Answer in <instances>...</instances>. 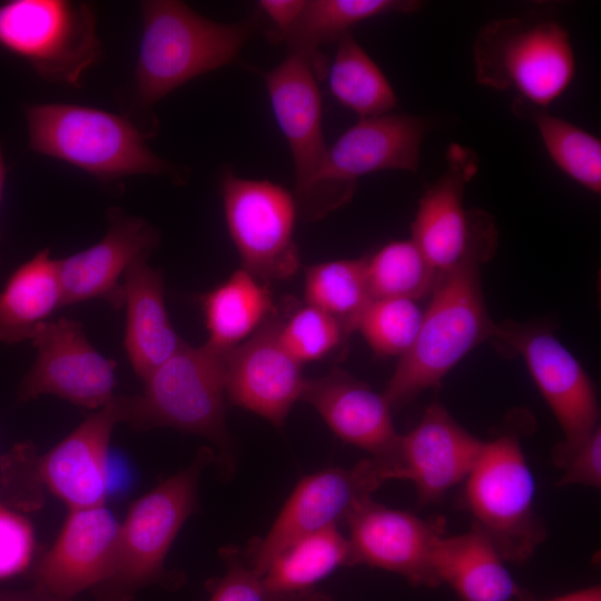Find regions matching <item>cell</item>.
<instances>
[{
  "instance_id": "cell-13",
  "label": "cell",
  "mask_w": 601,
  "mask_h": 601,
  "mask_svg": "<svg viewBox=\"0 0 601 601\" xmlns=\"http://www.w3.org/2000/svg\"><path fill=\"white\" fill-rule=\"evenodd\" d=\"M492 339L523 358L556 418L564 441L554 454L572 450L600 426L598 398L590 377L550 328L506 321L496 324Z\"/></svg>"
},
{
  "instance_id": "cell-35",
  "label": "cell",
  "mask_w": 601,
  "mask_h": 601,
  "mask_svg": "<svg viewBox=\"0 0 601 601\" xmlns=\"http://www.w3.org/2000/svg\"><path fill=\"white\" fill-rule=\"evenodd\" d=\"M35 538L29 521L0 504V580L26 570L32 559Z\"/></svg>"
},
{
  "instance_id": "cell-2",
  "label": "cell",
  "mask_w": 601,
  "mask_h": 601,
  "mask_svg": "<svg viewBox=\"0 0 601 601\" xmlns=\"http://www.w3.org/2000/svg\"><path fill=\"white\" fill-rule=\"evenodd\" d=\"M136 66L140 99L154 104L187 81L230 65L256 29L254 20L220 23L181 1H142Z\"/></svg>"
},
{
  "instance_id": "cell-32",
  "label": "cell",
  "mask_w": 601,
  "mask_h": 601,
  "mask_svg": "<svg viewBox=\"0 0 601 601\" xmlns=\"http://www.w3.org/2000/svg\"><path fill=\"white\" fill-rule=\"evenodd\" d=\"M365 269L372 299L417 300L432 293L440 278L411 239L391 242L366 256Z\"/></svg>"
},
{
  "instance_id": "cell-30",
  "label": "cell",
  "mask_w": 601,
  "mask_h": 601,
  "mask_svg": "<svg viewBox=\"0 0 601 601\" xmlns=\"http://www.w3.org/2000/svg\"><path fill=\"white\" fill-rule=\"evenodd\" d=\"M513 110L531 120L554 165L568 177L591 190L601 191V141L579 126L546 109L515 100Z\"/></svg>"
},
{
  "instance_id": "cell-31",
  "label": "cell",
  "mask_w": 601,
  "mask_h": 601,
  "mask_svg": "<svg viewBox=\"0 0 601 601\" xmlns=\"http://www.w3.org/2000/svg\"><path fill=\"white\" fill-rule=\"evenodd\" d=\"M305 303L338 321L348 334L373 300L365 269V257L337 259L306 267Z\"/></svg>"
},
{
  "instance_id": "cell-26",
  "label": "cell",
  "mask_w": 601,
  "mask_h": 601,
  "mask_svg": "<svg viewBox=\"0 0 601 601\" xmlns=\"http://www.w3.org/2000/svg\"><path fill=\"white\" fill-rule=\"evenodd\" d=\"M207 345L227 353L250 337L275 311L266 283L244 268L201 297Z\"/></svg>"
},
{
  "instance_id": "cell-1",
  "label": "cell",
  "mask_w": 601,
  "mask_h": 601,
  "mask_svg": "<svg viewBox=\"0 0 601 601\" xmlns=\"http://www.w3.org/2000/svg\"><path fill=\"white\" fill-rule=\"evenodd\" d=\"M485 262L472 256L440 275L418 334L382 393L392 410L437 386L470 351L493 338L496 324L481 287L480 268Z\"/></svg>"
},
{
  "instance_id": "cell-16",
  "label": "cell",
  "mask_w": 601,
  "mask_h": 601,
  "mask_svg": "<svg viewBox=\"0 0 601 601\" xmlns=\"http://www.w3.org/2000/svg\"><path fill=\"white\" fill-rule=\"evenodd\" d=\"M279 311L246 341L225 354L227 402L282 426L300 401L306 377L278 338Z\"/></svg>"
},
{
  "instance_id": "cell-14",
  "label": "cell",
  "mask_w": 601,
  "mask_h": 601,
  "mask_svg": "<svg viewBox=\"0 0 601 601\" xmlns=\"http://www.w3.org/2000/svg\"><path fill=\"white\" fill-rule=\"evenodd\" d=\"M37 357L19 387L22 401L50 394L98 410L111 401L116 362L101 355L73 319L48 321L31 338Z\"/></svg>"
},
{
  "instance_id": "cell-42",
  "label": "cell",
  "mask_w": 601,
  "mask_h": 601,
  "mask_svg": "<svg viewBox=\"0 0 601 601\" xmlns=\"http://www.w3.org/2000/svg\"><path fill=\"white\" fill-rule=\"evenodd\" d=\"M4 179H6V166H4L3 156H2V151L0 147V203L2 198Z\"/></svg>"
},
{
  "instance_id": "cell-18",
  "label": "cell",
  "mask_w": 601,
  "mask_h": 601,
  "mask_svg": "<svg viewBox=\"0 0 601 601\" xmlns=\"http://www.w3.org/2000/svg\"><path fill=\"white\" fill-rule=\"evenodd\" d=\"M483 445L434 402L414 428L400 435L392 480L411 481L420 504L435 503L466 480Z\"/></svg>"
},
{
  "instance_id": "cell-19",
  "label": "cell",
  "mask_w": 601,
  "mask_h": 601,
  "mask_svg": "<svg viewBox=\"0 0 601 601\" xmlns=\"http://www.w3.org/2000/svg\"><path fill=\"white\" fill-rule=\"evenodd\" d=\"M120 422H126V396H114L40 457L41 482L70 510L105 504L109 442Z\"/></svg>"
},
{
  "instance_id": "cell-6",
  "label": "cell",
  "mask_w": 601,
  "mask_h": 601,
  "mask_svg": "<svg viewBox=\"0 0 601 601\" xmlns=\"http://www.w3.org/2000/svg\"><path fill=\"white\" fill-rule=\"evenodd\" d=\"M472 55L480 85L513 90L516 100L542 109L568 90L575 75L570 36L552 20L490 21L479 31Z\"/></svg>"
},
{
  "instance_id": "cell-28",
  "label": "cell",
  "mask_w": 601,
  "mask_h": 601,
  "mask_svg": "<svg viewBox=\"0 0 601 601\" xmlns=\"http://www.w3.org/2000/svg\"><path fill=\"white\" fill-rule=\"evenodd\" d=\"M420 7L414 0H309L296 22L275 42H284L289 52L319 59L321 46L337 42L355 24L385 13H411Z\"/></svg>"
},
{
  "instance_id": "cell-23",
  "label": "cell",
  "mask_w": 601,
  "mask_h": 601,
  "mask_svg": "<svg viewBox=\"0 0 601 601\" xmlns=\"http://www.w3.org/2000/svg\"><path fill=\"white\" fill-rule=\"evenodd\" d=\"M147 258L134 262L124 274L122 283L125 348L142 381L185 343L169 319L161 273L152 268Z\"/></svg>"
},
{
  "instance_id": "cell-15",
  "label": "cell",
  "mask_w": 601,
  "mask_h": 601,
  "mask_svg": "<svg viewBox=\"0 0 601 601\" xmlns=\"http://www.w3.org/2000/svg\"><path fill=\"white\" fill-rule=\"evenodd\" d=\"M325 71L324 59L289 52L264 73L273 114L292 154L297 206L309 195L328 148L323 135L317 82Z\"/></svg>"
},
{
  "instance_id": "cell-33",
  "label": "cell",
  "mask_w": 601,
  "mask_h": 601,
  "mask_svg": "<svg viewBox=\"0 0 601 601\" xmlns=\"http://www.w3.org/2000/svg\"><path fill=\"white\" fill-rule=\"evenodd\" d=\"M423 312L413 299H373L361 314L355 331L375 354L401 357L418 334Z\"/></svg>"
},
{
  "instance_id": "cell-38",
  "label": "cell",
  "mask_w": 601,
  "mask_h": 601,
  "mask_svg": "<svg viewBox=\"0 0 601 601\" xmlns=\"http://www.w3.org/2000/svg\"><path fill=\"white\" fill-rule=\"evenodd\" d=\"M306 1L305 0H260L259 9L269 18L274 29L268 32V38L276 41L298 19Z\"/></svg>"
},
{
  "instance_id": "cell-7",
  "label": "cell",
  "mask_w": 601,
  "mask_h": 601,
  "mask_svg": "<svg viewBox=\"0 0 601 601\" xmlns=\"http://www.w3.org/2000/svg\"><path fill=\"white\" fill-rule=\"evenodd\" d=\"M535 480L515 434L484 442L465 480L464 501L473 528L504 561L522 563L542 543L545 530L534 511Z\"/></svg>"
},
{
  "instance_id": "cell-22",
  "label": "cell",
  "mask_w": 601,
  "mask_h": 601,
  "mask_svg": "<svg viewBox=\"0 0 601 601\" xmlns=\"http://www.w3.org/2000/svg\"><path fill=\"white\" fill-rule=\"evenodd\" d=\"M109 223L100 242L57 259L63 305L93 298L124 304L120 277L134 262L148 257L158 245L157 229L140 217L112 209Z\"/></svg>"
},
{
  "instance_id": "cell-34",
  "label": "cell",
  "mask_w": 601,
  "mask_h": 601,
  "mask_svg": "<svg viewBox=\"0 0 601 601\" xmlns=\"http://www.w3.org/2000/svg\"><path fill=\"white\" fill-rule=\"evenodd\" d=\"M293 308L279 313L277 333L285 351L302 365L325 357L349 335L338 321L309 304Z\"/></svg>"
},
{
  "instance_id": "cell-27",
  "label": "cell",
  "mask_w": 601,
  "mask_h": 601,
  "mask_svg": "<svg viewBox=\"0 0 601 601\" xmlns=\"http://www.w3.org/2000/svg\"><path fill=\"white\" fill-rule=\"evenodd\" d=\"M343 565L349 548L338 526L303 536L283 550L260 575L268 601H298Z\"/></svg>"
},
{
  "instance_id": "cell-25",
  "label": "cell",
  "mask_w": 601,
  "mask_h": 601,
  "mask_svg": "<svg viewBox=\"0 0 601 601\" xmlns=\"http://www.w3.org/2000/svg\"><path fill=\"white\" fill-rule=\"evenodd\" d=\"M63 306L57 259L48 248L20 265L0 292V342L31 341L49 317Z\"/></svg>"
},
{
  "instance_id": "cell-24",
  "label": "cell",
  "mask_w": 601,
  "mask_h": 601,
  "mask_svg": "<svg viewBox=\"0 0 601 601\" xmlns=\"http://www.w3.org/2000/svg\"><path fill=\"white\" fill-rule=\"evenodd\" d=\"M434 585L445 582L463 601H515L524 595L493 543L477 529L441 534L430 556Z\"/></svg>"
},
{
  "instance_id": "cell-20",
  "label": "cell",
  "mask_w": 601,
  "mask_h": 601,
  "mask_svg": "<svg viewBox=\"0 0 601 601\" xmlns=\"http://www.w3.org/2000/svg\"><path fill=\"white\" fill-rule=\"evenodd\" d=\"M119 531L105 504L70 510L55 544L33 570V584L67 599L95 589L112 570Z\"/></svg>"
},
{
  "instance_id": "cell-12",
  "label": "cell",
  "mask_w": 601,
  "mask_h": 601,
  "mask_svg": "<svg viewBox=\"0 0 601 601\" xmlns=\"http://www.w3.org/2000/svg\"><path fill=\"white\" fill-rule=\"evenodd\" d=\"M390 481L387 469L368 457L353 467H328L303 477L264 538L243 549L260 577L268 564L296 540L345 522L351 510Z\"/></svg>"
},
{
  "instance_id": "cell-41",
  "label": "cell",
  "mask_w": 601,
  "mask_h": 601,
  "mask_svg": "<svg viewBox=\"0 0 601 601\" xmlns=\"http://www.w3.org/2000/svg\"><path fill=\"white\" fill-rule=\"evenodd\" d=\"M298 601H332V600L327 594L314 590L313 592L306 594Z\"/></svg>"
},
{
  "instance_id": "cell-36",
  "label": "cell",
  "mask_w": 601,
  "mask_h": 601,
  "mask_svg": "<svg viewBox=\"0 0 601 601\" xmlns=\"http://www.w3.org/2000/svg\"><path fill=\"white\" fill-rule=\"evenodd\" d=\"M220 556L226 572L214 585L209 601H268L260 577L247 562L242 548L226 546L220 550Z\"/></svg>"
},
{
  "instance_id": "cell-17",
  "label": "cell",
  "mask_w": 601,
  "mask_h": 601,
  "mask_svg": "<svg viewBox=\"0 0 601 601\" xmlns=\"http://www.w3.org/2000/svg\"><path fill=\"white\" fill-rule=\"evenodd\" d=\"M345 523L349 565L378 568L401 574L413 584L434 585L430 556L443 534L441 522L387 508L371 495L351 510Z\"/></svg>"
},
{
  "instance_id": "cell-9",
  "label": "cell",
  "mask_w": 601,
  "mask_h": 601,
  "mask_svg": "<svg viewBox=\"0 0 601 601\" xmlns=\"http://www.w3.org/2000/svg\"><path fill=\"white\" fill-rule=\"evenodd\" d=\"M0 46L48 81L78 86L101 57L91 6L63 0L0 4Z\"/></svg>"
},
{
  "instance_id": "cell-8",
  "label": "cell",
  "mask_w": 601,
  "mask_h": 601,
  "mask_svg": "<svg viewBox=\"0 0 601 601\" xmlns=\"http://www.w3.org/2000/svg\"><path fill=\"white\" fill-rule=\"evenodd\" d=\"M427 130L425 119L403 112L361 118L327 148L309 195L297 206L303 217L321 219L346 205L362 176L387 169L415 173Z\"/></svg>"
},
{
  "instance_id": "cell-11",
  "label": "cell",
  "mask_w": 601,
  "mask_h": 601,
  "mask_svg": "<svg viewBox=\"0 0 601 601\" xmlns=\"http://www.w3.org/2000/svg\"><path fill=\"white\" fill-rule=\"evenodd\" d=\"M445 171L427 187L411 225V240L430 265L442 275L464 259L489 260L497 245V230L490 215L466 209L464 189L477 173V157L467 147L452 145Z\"/></svg>"
},
{
  "instance_id": "cell-10",
  "label": "cell",
  "mask_w": 601,
  "mask_h": 601,
  "mask_svg": "<svg viewBox=\"0 0 601 601\" xmlns=\"http://www.w3.org/2000/svg\"><path fill=\"white\" fill-rule=\"evenodd\" d=\"M220 194L242 268L266 283L294 276L300 265L294 194L269 180L237 177L230 169L221 175Z\"/></svg>"
},
{
  "instance_id": "cell-4",
  "label": "cell",
  "mask_w": 601,
  "mask_h": 601,
  "mask_svg": "<svg viewBox=\"0 0 601 601\" xmlns=\"http://www.w3.org/2000/svg\"><path fill=\"white\" fill-rule=\"evenodd\" d=\"M26 118L32 150L63 160L101 180L139 174L180 176L119 115L72 104H41L28 107Z\"/></svg>"
},
{
  "instance_id": "cell-39",
  "label": "cell",
  "mask_w": 601,
  "mask_h": 601,
  "mask_svg": "<svg viewBox=\"0 0 601 601\" xmlns=\"http://www.w3.org/2000/svg\"><path fill=\"white\" fill-rule=\"evenodd\" d=\"M0 601H73V599L57 597L33 584L30 589L19 591L0 589Z\"/></svg>"
},
{
  "instance_id": "cell-21",
  "label": "cell",
  "mask_w": 601,
  "mask_h": 601,
  "mask_svg": "<svg viewBox=\"0 0 601 601\" xmlns=\"http://www.w3.org/2000/svg\"><path fill=\"white\" fill-rule=\"evenodd\" d=\"M300 401L311 404L335 435L384 465L392 480L401 434L394 427L392 408L382 393L334 367L321 377L307 378Z\"/></svg>"
},
{
  "instance_id": "cell-37",
  "label": "cell",
  "mask_w": 601,
  "mask_h": 601,
  "mask_svg": "<svg viewBox=\"0 0 601 601\" xmlns=\"http://www.w3.org/2000/svg\"><path fill=\"white\" fill-rule=\"evenodd\" d=\"M554 462L563 470L559 486H601V430L597 427L572 450L553 454Z\"/></svg>"
},
{
  "instance_id": "cell-29",
  "label": "cell",
  "mask_w": 601,
  "mask_h": 601,
  "mask_svg": "<svg viewBox=\"0 0 601 601\" xmlns=\"http://www.w3.org/2000/svg\"><path fill=\"white\" fill-rule=\"evenodd\" d=\"M328 83L333 96L359 119L392 112L397 106L386 76L351 33L337 41Z\"/></svg>"
},
{
  "instance_id": "cell-3",
  "label": "cell",
  "mask_w": 601,
  "mask_h": 601,
  "mask_svg": "<svg viewBox=\"0 0 601 601\" xmlns=\"http://www.w3.org/2000/svg\"><path fill=\"white\" fill-rule=\"evenodd\" d=\"M225 354L206 343H184L144 380L141 394L126 396V422L139 430L173 427L208 439L229 475L234 459L226 426Z\"/></svg>"
},
{
  "instance_id": "cell-40",
  "label": "cell",
  "mask_w": 601,
  "mask_h": 601,
  "mask_svg": "<svg viewBox=\"0 0 601 601\" xmlns=\"http://www.w3.org/2000/svg\"><path fill=\"white\" fill-rule=\"evenodd\" d=\"M548 601H601V590L599 587L587 588Z\"/></svg>"
},
{
  "instance_id": "cell-5",
  "label": "cell",
  "mask_w": 601,
  "mask_h": 601,
  "mask_svg": "<svg viewBox=\"0 0 601 601\" xmlns=\"http://www.w3.org/2000/svg\"><path fill=\"white\" fill-rule=\"evenodd\" d=\"M216 455L201 447L191 463L159 483L130 508L120 524L115 563L109 577L93 589L97 601H132L152 583L169 584L165 559L186 520L197 508L201 472Z\"/></svg>"
}]
</instances>
